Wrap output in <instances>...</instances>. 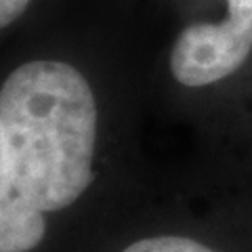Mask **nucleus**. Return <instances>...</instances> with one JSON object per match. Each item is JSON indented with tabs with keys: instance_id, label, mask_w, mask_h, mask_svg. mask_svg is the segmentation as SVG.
I'll return each instance as SVG.
<instances>
[{
	"instance_id": "obj_1",
	"label": "nucleus",
	"mask_w": 252,
	"mask_h": 252,
	"mask_svg": "<svg viewBox=\"0 0 252 252\" xmlns=\"http://www.w3.org/2000/svg\"><path fill=\"white\" fill-rule=\"evenodd\" d=\"M0 124L13 183L42 212L63 210L93 183L97 103L63 61H30L0 89Z\"/></svg>"
},
{
	"instance_id": "obj_2",
	"label": "nucleus",
	"mask_w": 252,
	"mask_h": 252,
	"mask_svg": "<svg viewBox=\"0 0 252 252\" xmlns=\"http://www.w3.org/2000/svg\"><path fill=\"white\" fill-rule=\"evenodd\" d=\"M220 23H193L179 34L170 53V72L189 89L229 78L252 53V0H227Z\"/></svg>"
},
{
	"instance_id": "obj_3",
	"label": "nucleus",
	"mask_w": 252,
	"mask_h": 252,
	"mask_svg": "<svg viewBox=\"0 0 252 252\" xmlns=\"http://www.w3.org/2000/svg\"><path fill=\"white\" fill-rule=\"evenodd\" d=\"M44 215L13 183L0 124V252H30L40 246L46 233Z\"/></svg>"
},
{
	"instance_id": "obj_4",
	"label": "nucleus",
	"mask_w": 252,
	"mask_h": 252,
	"mask_svg": "<svg viewBox=\"0 0 252 252\" xmlns=\"http://www.w3.org/2000/svg\"><path fill=\"white\" fill-rule=\"evenodd\" d=\"M122 252H217L206 244L181 235H158V238H143L132 242Z\"/></svg>"
},
{
	"instance_id": "obj_5",
	"label": "nucleus",
	"mask_w": 252,
	"mask_h": 252,
	"mask_svg": "<svg viewBox=\"0 0 252 252\" xmlns=\"http://www.w3.org/2000/svg\"><path fill=\"white\" fill-rule=\"evenodd\" d=\"M32 0H0V30L19 19Z\"/></svg>"
}]
</instances>
